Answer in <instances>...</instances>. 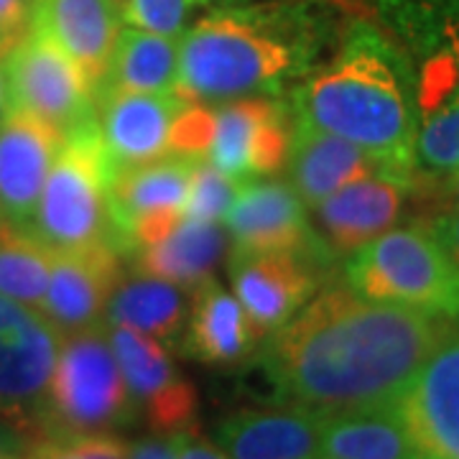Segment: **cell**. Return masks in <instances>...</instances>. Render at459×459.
Masks as SVG:
<instances>
[{
	"mask_svg": "<svg viewBox=\"0 0 459 459\" xmlns=\"http://www.w3.org/2000/svg\"><path fill=\"white\" fill-rule=\"evenodd\" d=\"M439 334L437 316L334 286L276 329L263 358L286 406L327 416L394 406Z\"/></svg>",
	"mask_w": 459,
	"mask_h": 459,
	"instance_id": "6da1fadb",
	"label": "cell"
},
{
	"mask_svg": "<svg viewBox=\"0 0 459 459\" xmlns=\"http://www.w3.org/2000/svg\"><path fill=\"white\" fill-rule=\"evenodd\" d=\"M296 117L340 135L383 169L416 181V74L394 39L355 23L332 62L312 72L294 95Z\"/></svg>",
	"mask_w": 459,
	"mask_h": 459,
	"instance_id": "7a4b0ae2",
	"label": "cell"
},
{
	"mask_svg": "<svg viewBox=\"0 0 459 459\" xmlns=\"http://www.w3.org/2000/svg\"><path fill=\"white\" fill-rule=\"evenodd\" d=\"M316 23L304 8H222L179 36L174 95L210 105L279 90L312 65Z\"/></svg>",
	"mask_w": 459,
	"mask_h": 459,
	"instance_id": "3957f363",
	"label": "cell"
},
{
	"mask_svg": "<svg viewBox=\"0 0 459 459\" xmlns=\"http://www.w3.org/2000/svg\"><path fill=\"white\" fill-rule=\"evenodd\" d=\"M113 174L92 117L62 141L26 228L54 253L98 247L126 253L113 217Z\"/></svg>",
	"mask_w": 459,
	"mask_h": 459,
	"instance_id": "277c9868",
	"label": "cell"
},
{
	"mask_svg": "<svg viewBox=\"0 0 459 459\" xmlns=\"http://www.w3.org/2000/svg\"><path fill=\"white\" fill-rule=\"evenodd\" d=\"M344 281L370 301L459 319V265L429 228L385 230L347 258Z\"/></svg>",
	"mask_w": 459,
	"mask_h": 459,
	"instance_id": "5b68a950",
	"label": "cell"
},
{
	"mask_svg": "<svg viewBox=\"0 0 459 459\" xmlns=\"http://www.w3.org/2000/svg\"><path fill=\"white\" fill-rule=\"evenodd\" d=\"M135 413L105 325L66 334L49 383L41 437L77 439L113 434Z\"/></svg>",
	"mask_w": 459,
	"mask_h": 459,
	"instance_id": "8992f818",
	"label": "cell"
},
{
	"mask_svg": "<svg viewBox=\"0 0 459 459\" xmlns=\"http://www.w3.org/2000/svg\"><path fill=\"white\" fill-rule=\"evenodd\" d=\"M11 108L26 110L62 138L95 117V90L80 65L31 26L3 59Z\"/></svg>",
	"mask_w": 459,
	"mask_h": 459,
	"instance_id": "52a82bcc",
	"label": "cell"
},
{
	"mask_svg": "<svg viewBox=\"0 0 459 459\" xmlns=\"http://www.w3.org/2000/svg\"><path fill=\"white\" fill-rule=\"evenodd\" d=\"M62 340L44 314L0 296V416L39 439Z\"/></svg>",
	"mask_w": 459,
	"mask_h": 459,
	"instance_id": "ba28073f",
	"label": "cell"
},
{
	"mask_svg": "<svg viewBox=\"0 0 459 459\" xmlns=\"http://www.w3.org/2000/svg\"><path fill=\"white\" fill-rule=\"evenodd\" d=\"M289 110L271 98L235 100L214 110V126L204 159L240 184L276 174L291 148Z\"/></svg>",
	"mask_w": 459,
	"mask_h": 459,
	"instance_id": "9c48e42d",
	"label": "cell"
},
{
	"mask_svg": "<svg viewBox=\"0 0 459 459\" xmlns=\"http://www.w3.org/2000/svg\"><path fill=\"white\" fill-rule=\"evenodd\" d=\"M108 327V337L135 411L146 416L148 427L164 437L195 429L197 394L174 365L166 344L123 325Z\"/></svg>",
	"mask_w": 459,
	"mask_h": 459,
	"instance_id": "30bf717a",
	"label": "cell"
},
{
	"mask_svg": "<svg viewBox=\"0 0 459 459\" xmlns=\"http://www.w3.org/2000/svg\"><path fill=\"white\" fill-rule=\"evenodd\" d=\"M424 459H459V332H442L394 403Z\"/></svg>",
	"mask_w": 459,
	"mask_h": 459,
	"instance_id": "8fae6325",
	"label": "cell"
},
{
	"mask_svg": "<svg viewBox=\"0 0 459 459\" xmlns=\"http://www.w3.org/2000/svg\"><path fill=\"white\" fill-rule=\"evenodd\" d=\"M195 161L197 159L189 156H166L115 171L110 199L126 253L161 240L184 217Z\"/></svg>",
	"mask_w": 459,
	"mask_h": 459,
	"instance_id": "7c38bea8",
	"label": "cell"
},
{
	"mask_svg": "<svg viewBox=\"0 0 459 459\" xmlns=\"http://www.w3.org/2000/svg\"><path fill=\"white\" fill-rule=\"evenodd\" d=\"M409 181L373 174L350 181L309 207L314 214V243L322 255H352L395 225L403 212Z\"/></svg>",
	"mask_w": 459,
	"mask_h": 459,
	"instance_id": "4fadbf2b",
	"label": "cell"
},
{
	"mask_svg": "<svg viewBox=\"0 0 459 459\" xmlns=\"http://www.w3.org/2000/svg\"><path fill=\"white\" fill-rule=\"evenodd\" d=\"M316 253H255L232 255V294L246 309L258 337L283 327L316 294Z\"/></svg>",
	"mask_w": 459,
	"mask_h": 459,
	"instance_id": "5bb4252c",
	"label": "cell"
},
{
	"mask_svg": "<svg viewBox=\"0 0 459 459\" xmlns=\"http://www.w3.org/2000/svg\"><path fill=\"white\" fill-rule=\"evenodd\" d=\"M177 95L102 90L95 95V120L113 171L151 164L171 151L174 120L184 110Z\"/></svg>",
	"mask_w": 459,
	"mask_h": 459,
	"instance_id": "9a60e30c",
	"label": "cell"
},
{
	"mask_svg": "<svg viewBox=\"0 0 459 459\" xmlns=\"http://www.w3.org/2000/svg\"><path fill=\"white\" fill-rule=\"evenodd\" d=\"M222 222L232 255L316 253L307 204L283 181H247Z\"/></svg>",
	"mask_w": 459,
	"mask_h": 459,
	"instance_id": "2e32d148",
	"label": "cell"
},
{
	"mask_svg": "<svg viewBox=\"0 0 459 459\" xmlns=\"http://www.w3.org/2000/svg\"><path fill=\"white\" fill-rule=\"evenodd\" d=\"M110 247L54 253L51 250L49 289L44 299V316L62 332V337L105 325V309L120 281V263Z\"/></svg>",
	"mask_w": 459,
	"mask_h": 459,
	"instance_id": "e0dca14e",
	"label": "cell"
},
{
	"mask_svg": "<svg viewBox=\"0 0 459 459\" xmlns=\"http://www.w3.org/2000/svg\"><path fill=\"white\" fill-rule=\"evenodd\" d=\"M62 135L26 110L0 120V220L29 225Z\"/></svg>",
	"mask_w": 459,
	"mask_h": 459,
	"instance_id": "ac0fdd59",
	"label": "cell"
},
{
	"mask_svg": "<svg viewBox=\"0 0 459 459\" xmlns=\"http://www.w3.org/2000/svg\"><path fill=\"white\" fill-rule=\"evenodd\" d=\"M33 26L69 54L98 90L123 29L117 0H33Z\"/></svg>",
	"mask_w": 459,
	"mask_h": 459,
	"instance_id": "d6986e66",
	"label": "cell"
},
{
	"mask_svg": "<svg viewBox=\"0 0 459 459\" xmlns=\"http://www.w3.org/2000/svg\"><path fill=\"white\" fill-rule=\"evenodd\" d=\"M459 169V69L444 56H421L416 72V174Z\"/></svg>",
	"mask_w": 459,
	"mask_h": 459,
	"instance_id": "ffe728a7",
	"label": "cell"
},
{
	"mask_svg": "<svg viewBox=\"0 0 459 459\" xmlns=\"http://www.w3.org/2000/svg\"><path fill=\"white\" fill-rule=\"evenodd\" d=\"M283 169H289L291 189L307 207H314L316 202H322L350 181L373 174L391 177L368 151L340 135L319 131L301 117H296L289 161Z\"/></svg>",
	"mask_w": 459,
	"mask_h": 459,
	"instance_id": "44dd1931",
	"label": "cell"
},
{
	"mask_svg": "<svg viewBox=\"0 0 459 459\" xmlns=\"http://www.w3.org/2000/svg\"><path fill=\"white\" fill-rule=\"evenodd\" d=\"M322 416L314 411H240L217 427V446L230 459H322Z\"/></svg>",
	"mask_w": 459,
	"mask_h": 459,
	"instance_id": "7402d4cb",
	"label": "cell"
},
{
	"mask_svg": "<svg viewBox=\"0 0 459 459\" xmlns=\"http://www.w3.org/2000/svg\"><path fill=\"white\" fill-rule=\"evenodd\" d=\"M258 340L261 337L235 294L225 291L212 279L199 283L181 332V344L189 358L204 365L230 368L246 360Z\"/></svg>",
	"mask_w": 459,
	"mask_h": 459,
	"instance_id": "603a6c76",
	"label": "cell"
},
{
	"mask_svg": "<svg viewBox=\"0 0 459 459\" xmlns=\"http://www.w3.org/2000/svg\"><path fill=\"white\" fill-rule=\"evenodd\" d=\"M228 243L225 225L181 217L161 240L135 250L138 271L184 289H197L212 276L228 253Z\"/></svg>",
	"mask_w": 459,
	"mask_h": 459,
	"instance_id": "cb8c5ba5",
	"label": "cell"
},
{
	"mask_svg": "<svg viewBox=\"0 0 459 459\" xmlns=\"http://www.w3.org/2000/svg\"><path fill=\"white\" fill-rule=\"evenodd\" d=\"M322 459H424L394 406L322 416Z\"/></svg>",
	"mask_w": 459,
	"mask_h": 459,
	"instance_id": "d4e9b609",
	"label": "cell"
},
{
	"mask_svg": "<svg viewBox=\"0 0 459 459\" xmlns=\"http://www.w3.org/2000/svg\"><path fill=\"white\" fill-rule=\"evenodd\" d=\"M189 316V296L184 286L156 279L148 273H135L131 279L115 283L105 322L138 329L156 337L161 344L181 340V332Z\"/></svg>",
	"mask_w": 459,
	"mask_h": 459,
	"instance_id": "484cf974",
	"label": "cell"
},
{
	"mask_svg": "<svg viewBox=\"0 0 459 459\" xmlns=\"http://www.w3.org/2000/svg\"><path fill=\"white\" fill-rule=\"evenodd\" d=\"M179 77V39L159 33L120 29L108 69L95 95L102 90L174 95Z\"/></svg>",
	"mask_w": 459,
	"mask_h": 459,
	"instance_id": "4316f807",
	"label": "cell"
},
{
	"mask_svg": "<svg viewBox=\"0 0 459 459\" xmlns=\"http://www.w3.org/2000/svg\"><path fill=\"white\" fill-rule=\"evenodd\" d=\"M377 11L419 56H444L459 69V0H377Z\"/></svg>",
	"mask_w": 459,
	"mask_h": 459,
	"instance_id": "83f0119b",
	"label": "cell"
},
{
	"mask_svg": "<svg viewBox=\"0 0 459 459\" xmlns=\"http://www.w3.org/2000/svg\"><path fill=\"white\" fill-rule=\"evenodd\" d=\"M51 250L26 225L0 220V296L44 312Z\"/></svg>",
	"mask_w": 459,
	"mask_h": 459,
	"instance_id": "f1b7e54d",
	"label": "cell"
},
{
	"mask_svg": "<svg viewBox=\"0 0 459 459\" xmlns=\"http://www.w3.org/2000/svg\"><path fill=\"white\" fill-rule=\"evenodd\" d=\"M243 186L246 184L222 174L207 159H197L192 169L189 189H186L184 217L204 220V222H222V217L228 214Z\"/></svg>",
	"mask_w": 459,
	"mask_h": 459,
	"instance_id": "f546056e",
	"label": "cell"
},
{
	"mask_svg": "<svg viewBox=\"0 0 459 459\" xmlns=\"http://www.w3.org/2000/svg\"><path fill=\"white\" fill-rule=\"evenodd\" d=\"M199 0H120L123 23L138 31L179 39Z\"/></svg>",
	"mask_w": 459,
	"mask_h": 459,
	"instance_id": "4dcf8cb0",
	"label": "cell"
},
{
	"mask_svg": "<svg viewBox=\"0 0 459 459\" xmlns=\"http://www.w3.org/2000/svg\"><path fill=\"white\" fill-rule=\"evenodd\" d=\"M33 0H0V59L31 31Z\"/></svg>",
	"mask_w": 459,
	"mask_h": 459,
	"instance_id": "1f68e13d",
	"label": "cell"
},
{
	"mask_svg": "<svg viewBox=\"0 0 459 459\" xmlns=\"http://www.w3.org/2000/svg\"><path fill=\"white\" fill-rule=\"evenodd\" d=\"M69 442L74 444V449L87 459H131L128 444L117 439L115 434H87V437H77Z\"/></svg>",
	"mask_w": 459,
	"mask_h": 459,
	"instance_id": "d6a6232c",
	"label": "cell"
},
{
	"mask_svg": "<svg viewBox=\"0 0 459 459\" xmlns=\"http://www.w3.org/2000/svg\"><path fill=\"white\" fill-rule=\"evenodd\" d=\"M36 442L39 437L29 429L18 427L16 421L0 416V459H29Z\"/></svg>",
	"mask_w": 459,
	"mask_h": 459,
	"instance_id": "836d02e7",
	"label": "cell"
},
{
	"mask_svg": "<svg viewBox=\"0 0 459 459\" xmlns=\"http://www.w3.org/2000/svg\"><path fill=\"white\" fill-rule=\"evenodd\" d=\"M413 186L431 195V207H442V212H457L459 210V169L452 174H444L442 181L437 177H427L424 181L416 179Z\"/></svg>",
	"mask_w": 459,
	"mask_h": 459,
	"instance_id": "e575fe53",
	"label": "cell"
},
{
	"mask_svg": "<svg viewBox=\"0 0 459 459\" xmlns=\"http://www.w3.org/2000/svg\"><path fill=\"white\" fill-rule=\"evenodd\" d=\"M169 437H171V444H174L177 459H230L217 444L202 439L195 429L177 431V434H169Z\"/></svg>",
	"mask_w": 459,
	"mask_h": 459,
	"instance_id": "d590c367",
	"label": "cell"
},
{
	"mask_svg": "<svg viewBox=\"0 0 459 459\" xmlns=\"http://www.w3.org/2000/svg\"><path fill=\"white\" fill-rule=\"evenodd\" d=\"M429 230L437 235V240L449 253V258L459 265V210L457 212H442L429 222Z\"/></svg>",
	"mask_w": 459,
	"mask_h": 459,
	"instance_id": "8d00e7d4",
	"label": "cell"
},
{
	"mask_svg": "<svg viewBox=\"0 0 459 459\" xmlns=\"http://www.w3.org/2000/svg\"><path fill=\"white\" fill-rule=\"evenodd\" d=\"M128 455H131V459H177L171 437H164V434L128 444Z\"/></svg>",
	"mask_w": 459,
	"mask_h": 459,
	"instance_id": "74e56055",
	"label": "cell"
},
{
	"mask_svg": "<svg viewBox=\"0 0 459 459\" xmlns=\"http://www.w3.org/2000/svg\"><path fill=\"white\" fill-rule=\"evenodd\" d=\"M29 459H87L74 449V444L69 439H51V437H41L39 442L31 446Z\"/></svg>",
	"mask_w": 459,
	"mask_h": 459,
	"instance_id": "f35d334b",
	"label": "cell"
},
{
	"mask_svg": "<svg viewBox=\"0 0 459 459\" xmlns=\"http://www.w3.org/2000/svg\"><path fill=\"white\" fill-rule=\"evenodd\" d=\"M11 110V98H8V80H5V66L0 59V120Z\"/></svg>",
	"mask_w": 459,
	"mask_h": 459,
	"instance_id": "ab89813d",
	"label": "cell"
},
{
	"mask_svg": "<svg viewBox=\"0 0 459 459\" xmlns=\"http://www.w3.org/2000/svg\"><path fill=\"white\" fill-rule=\"evenodd\" d=\"M199 3H210V0H199Z\"/></svg>",
	"mask_w": 459,
	"mask_h": 459,
	"instance_id": "60d3db41",
	"label": "cell"
},
{
	"mask_svg": "<svg viewBox=\"0 0 459 459\" xmlns=\"http://www.w3.org/2000/svg\"><path fill=\"white\" fill-rule=\"evenodd\" d=\"M117 3H120V0H117Z\"/></svg>",
	"mask_w": 459,
	"mask_h": 459,
	"instance_id": "b9f144b4",
	"label": "cell"
}]
</instances>
